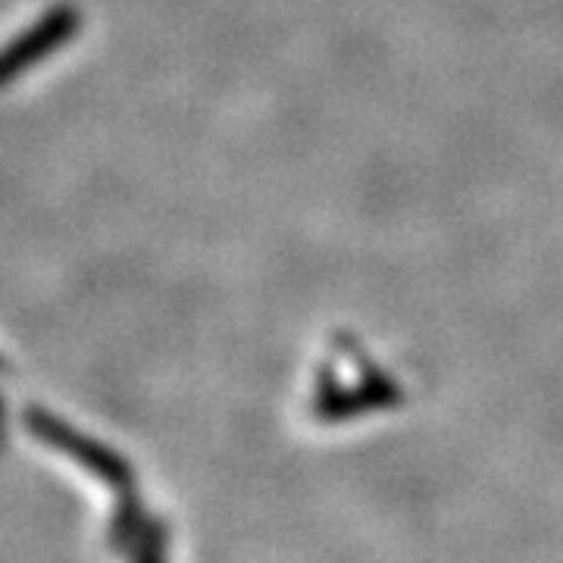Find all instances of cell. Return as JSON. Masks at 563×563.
<instances>
[{"label":"cell","mask_w":563,"mask_h":563,"mask_svg":"<svg viewBox=\"0 0 563 563\" xmlns=\"http://www.w3.org/2000/svg\"><path fill=\"white\" fill-rule=\"evenodd\" d=\"M81 13L73 3L51 7L38 22H32L25 32L0 47V88L22 79L29 69H35L41 60L57 54L69 41L79 35Z\"/></svg>","instance_id":"obj_1"},{"label":"cell","mask_w":563,"mask_h":563,"mask_svg":"<svg viewBox=\"0 0 563 563\" xmlns=\"http://www.w3.org/2000/svg\"><path fill=\"white\" fill-rule=\"evenodd\" d=\"M25 422H29V429L38 435L41 442L54 444V448H60V451H66V454H73V457H79L85 466H91V470H98V473H103V476H117L122 466L120 461L107 451V448H101V444L88 442L85 435H79V432H73L66 422L54 420L51 413H44V410H29V417H25Z\"/></svg>","instance_id":"obj_2"}]
</instances>
